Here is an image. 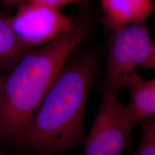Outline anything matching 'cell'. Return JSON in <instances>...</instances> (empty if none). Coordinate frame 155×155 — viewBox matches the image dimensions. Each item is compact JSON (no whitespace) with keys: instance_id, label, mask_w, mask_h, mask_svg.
Returning a JSON list of instances; mask_svg holds the SVG:
<instances>
[{"instance_id":"cell-7","label":"cell","mask_w":155,"mask_h":155,"mask_svg":"<svg viewBox=\"0 0 155 155\" xmlns=\"http://www.w3.org/2000/svg\"><path fill=\"white\" fill-rule=\"evenodd\" d=\"M129 89V104L126 106L134 125L153 117L155 114V79L143 78L137 72L126 86Z\"/></svg>"},{"instance_id":"cell-6","label":"cell","mask_w":155,"mask_h":155,"mask_svg":"<svg viewBox=\"0 0 155 155\" xmlns=\"http://www.w3.org/2000/svg\"><path fill=\"white\" fill-rule=\"evenodd\" d=\"M102 20L110 29L147 20L152 14L154 0H100Z\"/></svg>"},{"instance_id":"cell-3","label":"cell","mask_w":155,"mask_h":155,"mask_svg":"<svg viewBox=\"0 0 155 155\" xmlns=\"http://www.w3.org/2000/svg\"><path fill=\"white\" fill-rule=\"evenodd\" d=\"M105 68L106 88L119 91L138 68H155V45L146 20L111 29Z\"/></svg>"},{"instance_id":"cell-5","label":"cell","mask_w":155,"mask_h":155,"mask_svg":"<svg viewBox=\"0 0 155 155\" xmlns=\"http://www.w3.org/2000/svg\"><path fill=\"white\" fill-rule=\"evenodd\" d=\"M17 6L9 22L17 40L28 49L52 41L72 26L74 17L63 13L61 7L38 2Z\"/></svg>"},{"instance_id":"cell-2","label":"cell","mask_w":155,"mask_h":155,"mask_svg":"<svg viewBox=\"0 0 155 155\" xmlns=\"http://www.w3.org/2000/svg\"><path fill=\"white\" fill-rule=\"evenodd\" d=\"M96 25L94 12L82 7L70 30L27 51L0 83V139L15 144L68 58Z\"/></svg>"},{"instance_id":"cell-4","label":"cell","mask_w":155,"mask_h":155,"mask_svg":"<svg viewBox=\"0 0 155 155\" xmlns=\"http://www.w3.org/2000/svg\"><path fill=\"white\" fill-rule=\"evenodd\" d=\"M134 126L118 91L105 88L91 129L82 145L83 155H121L130 145Z\"/></svg>"},{"instance_id":"cell-8","label":"cell","mask_w":155,"mask_h":155,"mask_svg":"<svg viewBox=\"0 0 155 155\" xmlns=\"http://www.w3.org/2000/svg\"><path fill=\"white\" fill-rule=\"evenodd\" d=\"M29 50L17 39L9 17L0 13V71L7 72Z\"/></svg>"},{"instance_id":"cell-13","label":"cell","mask_w":155,"mask_h":155,"mask_svg":"<svg viewBox=\"0 0 155 155\" xmlns=\"http://www.w3.org/2000/svg\"><path fill=\"white\" fill-rule=\"evenodd\" d=\"M2 1L3 0H0V3H2Z\"/></svg>"},{"instance_id":"cell-1","label":"cell","mask_w":155,"mask_h":155,"mask_svg":"<svg viewBox=\"0 0 155 155\" xmlns=\"http://www.w3.org/2000/svg\"><path fill=\"white\" fill-rule=\"evenodd\" d=\"M98 63L93 50L70 55L15 145L35 155L82 146L86 102Z\"/></svg>"},{"instance_id":"cell-11","label":"cell","mask_w":155,"mask_h":155,"mask_svg":"<svg viewBox=\"0 0 155 155\" xmlns=\"http://www.w3.org/2000/svg\"><path fill=\"white\" fill-rule=\"evenodd\" d=\"M4 73H4V72H2V71H0V83H1V81H2V76H3V75H4Z\"/></svg>"},{"instance_id":"cell-9","label":"cell","mask_w":155,"mask_h":155,"mask_svg":"<svg viewBox=\"0 0 155 155\" xmlns=\"http://www.w3.org/2000/svg\"><path fill=\"white\" fill-rule=\"evenodd\" d=\"M139 124L141 137L134 155H155V120L150 117Z\"/></svg>"},{"instance_id":"cell-12","label":"cell","mask_w":155,"mask_h":155,"mask_svg":"<svg viewBox=\"0 0 155 155\" xmlns=\"http://www.w3.org/2000/svg\"><path fill=\"white\" fill-rule=\"evenodd\" d=\"M0 155H9V154H6V153L2 152V151H0Z\"/></svg>"},{"instance_id":"cell-10","label":"cell","mask_w":155,"mask_h":155,"mask_svg":"<svg viewBox=\"0 0 155 155\" xmlns=\"http://www.w3.org/2000/svg\"><path fill=\"white\" fill-rule=\"evenodd\" d=\"M83 0H3V5L9 7L12 5H17L22 3L38 2L45 4V5L54 6V7H62L69 5H80L83 3Z\"/></svg>"}]
</instances>
